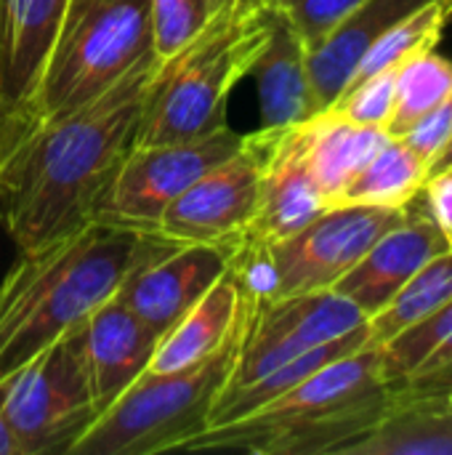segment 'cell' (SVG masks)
I'll list each match as a JSON object with an SVG mask.
<instances>
[{
  "label": "cell",
  "instance_id": "obj_6",
  "mask_svg": "<svg viewBox=\"0 0 452 455\" xmlns=\"http://www.w3.org/2000/svg\"><path fill=\"white\" fill-rule=\"evenodd\" d=\"M245 325L226 347L197 365L170 373H144L88 427L69 455L186 451L210 427L213 408L234 368Z\"/></svg>",
  "mask_w": 452,
  "mask_h": 455
},
{
  "label": "cell",
  "instance_id": "obj_37",
  "mask_svg": "<svg viewBox=\"0 0 452 455\" xmlns=\"http://www.w3.org/2000/svg\"><path fill=\"white\" fill-rule=\"evenodd\" d=\"M213 3V8L218 11V8H224V5H232V3H237V0H210Z\"/></svg>",
  "mask_w": 452,
  "mask_h": 455
},
{
  "label": "cell",
  "instance_id": "obj_18",
  "mask_svg": "<svg viewBox=\"0 0 452 455\" xmlns=\"http://www.w3.org/2000/svg\"><path fill=\"white\" fill-rule=\"evenodd\" d=\"M248 75L256 80L261 128L298 125L322 109L309 77L306 45L277 11Z\"/></svg>",
  "mask_w": 452,
  "mask_h": 455
},
{
  "label": "cell",
  "instance_id": "obj_15",
  "mask_svg": "<svg viewBox=\"0 0 452 455\" xmlns=\"http://www.w3.org/2000/svg\"><path fill=\"white\" fill-rule=\"evenodd\" d=\"M67 3L0 0V107L21 133L27 104Z\"/></svg>",
  "mask_w": 452,
  "mask_h": 455
},
{
  "label": "cell",
  "instance_id": "obj_19",
  "mask_svg": "<svg viewBox=\"0 0 452 455\" xmlns=\"http://www.w3.org/2000/svg\"><path fill=\"white\" fill-rule=\"evenodd\" d=\"M429 0H362L320 45L306 51L309 77L320 107H330L349 85L373 43Z\"/></svg>",
  "mask_w": 452,
  "mask_h": 455
},
{
  "label": "cell",
  "instance_id": "obj_30",
  "mask_svg": "<svg viewBox=\"0 0 452 455\" xmlns=\"http://www.w3.org/2000/svg\"><path fill=\"white\" fill-rule=\"evenodd\" d=\"M301 37L306 51L320 45L362 0H266Z\"/></svg>",
  "mask_w": 452,
  "mask_h": 455
},
{
  "label": "cell",
  "instance_id": "obj_31",
  "mask_svg": "<svg viewBox=\"0 0 452 455\" xmlns=\"http://www.w3.org/2000/svg\"><path fill=\"white\" fill-rule=\"evenodd\" d=\"M426 165L445 149V144L452 139V93L437 104L432 112H426L421 120H416L402 136H400Z\"/></svg>",
  "mask_w": 452,
  "mask_h": 455
},
{
  "label": "cell",
  "instance_id": "obj_27",
  "mask_svg": "<svg viewBox=\"0 0 452 455\" xmlns=\"http://www.w3.org/2000/svg\"><path fill=\"white\" fill-rule=\"evenodd\" d=\"M452 333V299L397 333L392 341L381 344L384 373L392 387L402 384L448 336Z\"/></svg>",
  "mask_w": 452,
  "mask_h": 455
},
{
  "label": "cell",
  "instance_id": "obj_7",
  "mask_svg": "<svg viewBox=\"0 0 452 455\" xmlns=\"http://www.w3.org/2000/svg\"><path fill=\"white\" fill-rule=\"evenodd\" d=\"M408 208L330 205L306 227L277 243H240L232 269L245 293L256 301L328 291L381 235L408 216Z\"/></svg>",
  "mask_w": 452,
  "mask_h": 455
},
{
  "label": "cell",
  "instance_id": "obj_9",
  "mask_svg": "<svg viewBox=\"0 0 452 455\" xmlns=\"http://www.w3.org/2000/svg\"><path fill=\"white\" fill-rule=\"evenodd\" d=\"M240 144L242 133L224 125L186 141L133 147L101 200L93 224L136 235H157L165 211L205 171L234 155Z\"/></svg>",
  "mask_w": 452,
  "mask_h": 455
},
{
  "label": "cell",
  "instance_id": "obj_25",
  "mask_svg": "<svg viewBox=\"0 0 452 455\" xmlns=\"http://www.w3.org/2000/svg\"><path fill=\"white\" fill-rule=\"evenodd\" d=\"M450 19L452 16L445 0H429L426 5H421L418 11H413L410 16L397 21L392 29H386L373 43V48L365 53V59L360 61V67L349 83L378 75L384 69H400L410 59L432 51L440 43L442 29Z\"/></svg>",
  "mask_w": 452,
  "mask_h": 455
},
{
  "label": "cell",
  "instance_id": "obj_40",
  "mask_svg": "<svg viewBox=\"0 0 452 455\" xmlns=\"http://www.w3.org/2000/svg\"><path fill=\"white\" fill-rule=\"evenodd\" d=\"M450 171H452V168H450Z\"/></svg>",
  "mask_w": 452,
  "mask_h": 455
},
{
  "label": "cell",
  "instance_id": "obj_11",
  "mask_svg": "<svg viewBox=\"0 0 452 455\" xmlns=\"http://www.w3.org/2000/svg\"><path fill=\"white\" fill-rule=\"evenodd\" d=\"M365 323V312L333 288L256 301L226 389L245 387Z\"/></svg>",
  "mask_w": 452,
  "mask_h": 455
},
{
  "label": "cell",
  "instance_id": "obj_35",
  "mask_svg": "<svg viewBox=\"0 0 452 455\" xmlns=\"http://www.w3.org/2000/svg\"><path fill=\"white\" fill-rule=\"evenodd\" d=\"M3 405H5V384H0V455H21L19 451V443L5 421V413H3Z\"/></svg>",
  "mask_w": 452,
  "mask_h": 455
},
{
  "label": "cell",
  "instance_id": "obj_26",
  "mask_svg": "<svg viewBox=\"0 0 452 455\" xmlns=\"http://www.w3.org/2000/svg\"><path fill=\"white\" fill-rule=\"evenodd\" d=\"M452 93V61L434 48L410 59L397 72L394 112L386 125L389 136L400 139L416 120L432 112Z\"/></svg>",
  "mask_w": 452,
  "mask_h": 455
},
{
  "label": "cell",
  "instance_id": "obj_4",
  "mask_svg": "<svg viewBox=\"0 0 452 455\" xmlns=\"http://www.w3.org/2000/svg\"><path fill=\"white\" fill-rule=\"evenodd\" d=\"M274 11L266 0H237L218 8L202 32L157 61L133 147L170 144L226 125V104L248 77Z\"/></svg>",
  "mask_w": 452,
  "mask_h": 455
},
{
  "label": "cell",
  "instance_id": "obj_29",
  "mask_svg": "<svg viewBox=\"0 0 452 455\" xmlns=\"http://www.w3.org/2000/svg\"><path fill=\"white\" fill-rule=\"evenodd\" d=\"M397 72L400 69H384L378 75L349 83L341 91V96L330 104V109H336L338 115H344L352 123L386 128L392 120V112H394Z\"/></svg>",
  "mask_w": 452,
  "mask_h": 455
},
{
  "label": "cell",
  "instance_id": "obj_1",
  "mask_svg": "<svg viewBox=\"0 0 452 455\" xmlns=\"http://www.w3.org/2000/svg\"><path fill=\"white\" fill-rule=\"evenodd\" d=\"M157 59L149 56L88 107L27 128L0 168V221L19 253L93 224L136 144Z\"/></svg>",
  "mask_w": 452,
  "mask_h": 455
},
{
  "label": "cell",
  "instance_id": "obj_28",
  "mask_svg": "<svg viewBox=\"0 0 452 455\" xmlns=\"http://www.w3.org/2000/svg\"><path fill=\"white\" fill-rule=\"evenodd\" d=\"M216 13L210 0H149L152 53L157 61L194 40Z\"/></svg>",
  "mask_w": 452,
  "mask_h": 455
},
{
  "label": "cell",
  "instance_id": "obj_8",
  "mask_svg": "<svg viewBox=\"0 0 452 455\" xmlns=\"http://www.w3.org/2000/svg\"><path fill=\"white\" fill-rule=\"evenodd\" d=\"M80 325L5 381L3 413L21 455H69L99 416L83 363Z\"/></svg>",
  "mask_w": 452,
  "mask_h": 455
},
{
  "label": "cell",
  "instance_id": "obj_16",
  "mask_svg": "<svg viewBox=\"0 0 452 455\" xmlns=\"http://www.w3.org/2000/svg\"><path fill=\"white\" fill-rule=\"evenodd\" d=\"M256 299L245 293L234 269L229 272L163 336L147 373H170L213 357L245 325Z\"/></svg>",
  "mask_w": 452,
  "mask_h": 455
},
{
  "label": "cell",
  "instance_id": "obj_24",
  "mask_svg": "<svg viewBox=\"0 0 452 455\" xmlns=\"http://www.w3.org/2000/svg\"><path fill=\"white\" fill-rule=\"evenodd\" d=\"M452 299V251H445L426 261L397 293L394 299L368 317L370 344L381 347L392 341L397 333L442 307Z\"/></svg>",
  "mask_w": 452,
  "mask_h": 455
},
{
  "label": "cell",
  "instance_id": "obj_23",
  "mask_svg": "<svg viewBox=\"0 0 452 455\" xmlns=\"http://www.w3.org/2000/svg\"><path fill=\"white\" fill-rule=\"evenodd\" d=\"M370 344V331H368V323L360 325L357 331L330 341V344H322V347H314L309 352H304L301 357L280 365L277 371L245 384V387H237V389H226L221 392L216 408H213V419H210V427H221V424H232V421H240L256 411H261L264 405L274 403L277 397H282L285 392H290L296 384H301L306 376H312L317 368L344 357V355H352L362 347Z\"/></svg>",
  "mask_w": 452,
  "mask_h": 455
},
{
  "label": "cell",
  "instance_id": "obj_2",
  "mask_svg": "<svg viewBox=\"0 0 452 455\" xmlns=\"http://www.w3.org/2000/svg\"><path fill=\"white\" fill-rule=\"evenodd\" d=\"M165 245L170 243L157 235L91 224L67 240L19 253L0 283V384L109 301Z\"/></svg>",
  "mask_w": 452,
  "mask_h": 455
},
{
  "label": "cell",
  "instance_id": "obj_22",
  "mask_svg": "<svg viewBox=\"0 0 452 455\" xmlns=\"http://www.w3.org/2000/svg\"><path fill=\"white\" fill-rule=\"evenodd\" d=\"M429 165L402 141L389 139L333 197L330 205H381L408 208L426 187Z\"/></svg>",
  "mask_w": 452,
  "mask_h": 455
},
{
  "label": "cell",
  "instance_id": "obj_36",
  "mask_svg": "<svg viewBox=\"0 0 452 455\" xmlns=\"http://www.w3.org/2000/svg\"><path fill=\"white\" fill-rule=\"evenodd\" d=\"M450 168H452V139L445 144V149L432 160V165H429V176H437V173L450 171Z\"/></svg>",
  "mask_w": 452,
  "mask_h": 455
},
{
  "label": "cell",
  "instance_id": "obj_21",
  "mask_svg": "<svg viewBox=\"0 0 452 455\" xmlns=\"http://www.w3.org/2000/svg\"><path fill=\"white\" fill-rule=\"evenodd\" d=\"M296 147L322 189L328 208L344 184L392 139L381 125H360L325 107L309 120L293 125Z\"/></svg>",
  "mask_w": 452,
  "mask_h": 455
},
{
  "label": "cell",
  "instance_id": "obj_39",
  "mask_svg": "<svg viewBox=\"0 0 452 455\" xmlns=\"http://www.w3.org/2000/svg\"><path fill=\"white\" fill-rule=\"evenodd\" d=\"M448 397H450V403H452V392H450V395H448Z\"/></svg>",
  "mask_w": 452,
  "mask_h": 455
},
{
  "label": "cell",
  "instance_id": "obj_12",
  "mask_svg": "<svg viewBox=\"0 0 452 455\" xmlns=\"http://www.w3.org/2000/svg\"><path fill=\"white\" fill-rule=\"evenodd\" d=\"M234 251L232 245L170 243L141 261L115 299L163 336L229 272Z\"/></svg>",
  "mask_w": 452,
  "mask_h": 455
},
{
  "label": "cell",
  "instance_id": "obj_10",
  "mask_svg": "<svg viewBox=\"0 0 452 455\" xmlns=\"http://www.w3.org/2000/svg\"><path fill=\"white\" fill-rule=\"evenodd\" d=\"M280 128L245 133L234 155L205 171L163 216L157 235L176 245H232L245 240Z\"/></svg>",
  "mask_w": 452,
  "mask_h": 455
},
{
  "label": "cell",
  "instance_id": "obj_14",
  "mask_svg": "<svg viewBox=\"0 0 452 455\" xmlns=\"http://www.w3.org/2000/svg\"><path fill=\"white\" fill-rule=\"evenodd\" d=\"M157 344L160 333L115 296L83 320L80 347L99 416L149 371Z\"/></svg>",
  "mask_w": 452,
  "mask_h": 455
},
{
  "label": "cell",
  "instance_id": "obj_38",
  "mask_svg": "<svg viewBox=\"0 0 452 455\" xmlns=\"http://www.w3.org/2000/svg\"><path fill=\"white\" fill-rule=\"evenodd\" d=\"M445 5H448V11H450V16H452V0H445Z\"/></svg>",
  "mask_w": 452,
  "mask_h": 455
},
{
  "label": "cell",
  "instance_id": "obj_13",
  "mask_svg": "<svg viewBox=\"0 0 452 455\" xmlns=\"http://www.w3.org/2000/svg\"><path fill=\"white\" fill-rule=\"evenodd\" d=\"M450 251L445 235L429 216L424 200L410 205L408 216L381 235L368 253L333 285V291L352 299L365 317L384 309L394 293L434 256Z\"/></svg>",
  "mask_w": 452,
  "mask_h": 455
},
{
  "label": "cell",
  "instance_id": "obj_20",
  "mask_svg": "<svg viewBox=\"0 0 452 455\" xmlns=\"http://www.w3.org/2000/svg\"><path fill=\"white\" fill-rule=\"evenodd\" d=\"M344 455H452V403L394 387L378 421Z\"/></svg>",
  "mask_w": 452,
  "mask_h": 455
},
{
  "label": "cell",
  "instance_id": "obj_17",
  "mask_svg": "<svg viewBox=\"0 0 452 455\" xmlns=\"http://www.w3.org/2000/svg\"><path fill=\"white\" fill-rule=\"evenodd\" d=\"M325 208L328 200L317 187V181L312 179L296 147L293 125L280 128L264 171L258 208L242 243H256V245L277 243L306 227Z\"/></svg>",
  "mask_w": 452,
  "mask_h": 455
},
{
  "label": "cell",
  "instance_id": "obj_33",
  "mask_svg": "<svg viewBox=\"0 0 452 455\" xmlns=\"http://www.w3.org/2000/svg\"><path fill=\"white\" fill-rule=\"evenodd\" d=\"M421 197H424V205H426L429 216L440 227V232L448 240V248L452 251V171H442L437 176H429Z\"/></svg>",
  "mask_w": 452,
  "mask_h": 455
},
{
  "label": "cell",
  "instance_id": "obj_34",
  "mask_svg": "<svg viewBox=\"0 0 452 455\" xmlns=\"http://www.w3.org/2000/svg\"><path fill=\"white\" fill-rule=\"evenodd\" d=\"M19 136H21V128L3 112V107H0V168H3V163H5V157L11 155V149H13V144L19 141Z\"/></svg>",
  "mask_w": 452,
  "mask_h": 455
},
{
  "label": "cell",
  "instance_id": "obj_3",
  "mask_svg": "<svg viewBox=\"0 0 452 455\" xmlns=\"http://www.w3.org/2000/svg\"><path fill=\"white\" fill-rule=\"evenodd\" d=\"M392 392L381 347L368 344L317 368L261 411L232 424L208 427L184 453L344 455L378 421Z\"/></svg>",
  "mask_w": 452,
  "mask_h": 455
},
{
  "label": "cell",
  "instance_id": "obj_32",
  "mask_svg": "<svg viewBox=\"0 0 452 455\" xmlns=\"http://www.w3.org/2000/svg\"><path fill=\"white\" fill-rule=\"evenodd\" d=\"M397 387H408L424 395H450L452 392V333Z\"/></svg>",
  "mask_w": 452,
  "mask_h": 455
},
{
  "label": "cell",
  "instance_id": "obj_5",
  "mask_svg": "<svg viewBox=\"0 0 452 455\" xmlns=\"http://www.w3.org/2000/svg\"><path fill=\"white\" fill-rule=\"evenodd\" d=\"M149 56V0H69L27 104L24 131L88 107Z\"/></svg>",
  "mask_w": 452,
  "mask_h": 455
}]
</instances>
